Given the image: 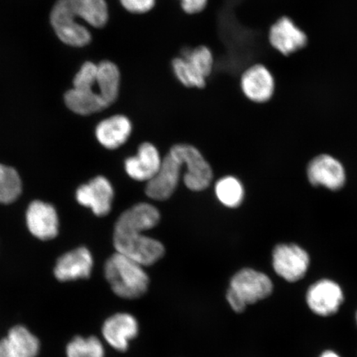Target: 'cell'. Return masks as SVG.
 Here are the masks:
<instances>
[{"label": "cell", "instance_id": "6da1fadb", "mask_svg": "<svg viewBox=\"0 0 357 357\" xmlns=\"http://www.w3.org/2000/svg\"><path fill=\"white\" fill-rule=\"evenodd\" d=\"M156 221L153 213L142 207H131L116 222L114 244L116 252L144 266L154 265L162 259L165 248L158 240L142 234L153 229Z\"/></svg>", "mask_w": 357, "mask_h": 357}, {"label": "cell", "instance_id": "7a4b0ae2", "mask_svg": "<svg viewBox=\"0 0 357 357\" xmlns=\"http://www.w3.org/2000/svg\"><path fill=\"white\" fill-rule=\"evenodd\" d=\"M105 275L116 296L126 300L144 296L149 287L144 266L119 252L107 260Z\"/></svg>", "mask_w": 357, "mask_h": 357}, {"label": "cell", "instance_id": "3957f363", "mask_svg": "<svg viewBox=\"0 0 357 357\" xmlns=\"http://www.w3.org/2000/svg\"><path fill=\"white\" fill-rule=\"evenodd\" d=\"M215 60L211 49L204 45L183 47L172 61L174 77L183 87L204 89L211 77Z\"/></svg>", "mask_w": 357, "mask_h": 357}, {"label": "cell", "instance_id": "277c9868", "mask_svg": "<svg viewBox=\"0 0 357 357\" xmlns=\"http://www.w3.org/2000/svg\"><path fill=\"white\" fill-rule=\"evenodd\" d=\"M273 291V282L263 272L244 268L231 278L226 298L236 312H242L249 305L265 300Z\"/></svg>", "mask_w": 357, "mask_h": 357}, {"label": "cell", "instance_id": "5b68a950", "mask_svg": "<svg viewBox=\"0 0 357 357\" xmlns=\"http://www.w3.org/2000/svg\"><path fill=\"white\" fill-rule=\"evenodd\" d=\"M268 43L275 52L282 56L296 54L309 43L305 31L289 16H281L270 26L267 33Z\"/></svg>", "mask_w": 357, "mask_h": 357}, {"label": "cell", "instance_id": "8992f818", "mask_svg": "<svg viewBox=\"0 0 357 357\" xmlns=\"http://www.w3.org/2000/svg\"><path fill=\"white\" fill-rule=\"evenodd\" d=\"M70 0H58L51 13V22L58 38L69 46L86 47L92 41L89 30L77 22Z\"/></svg>", "mask_w": 357, "mask_h": 357}, {"label": "cell", "instance_id": "52a82bcc", "mask_svg": "<svg viewBox=\"0 0 357 357\" xmlns=\"http://www.w3.org/2000/svg\"><path fill=\"white\" fill-rule=\"evenodd\" d=\"M310 266L309 253L300 245L280 243L272 252V266L275 273L288 282H296L305 278Z\"/></svg>", "mask_w": 357, "mask_h": 357}, {"label": "cell", "instance_id": "ba28073f", "mask_svg": "<svg viewBox=\"0 0 357 357\" xmlns=\"http://www.w3.org/2000/svg\"><path fill=\"white\" fill-rule=\"evenodd\" d=\"M241 91L254 104L270 102L276 93V79L269 67L255 63L245 68L239 78Z\"/></svg>", "mask_w": 357, "mask_h": 357}, {"label": "cell", "instance_id": "9c48e42d", "mask_svg": "<svg viewBox=\"0 0 357 357\" xmlns=\"http://www.w3.org/2000/svg\"><path fill=\"white\" fill-rule=\"evenodd\" d=\"M307 181L312 185L338 191L345 186L347 172L343 164L335 156L323 153L314 156L306 169Z\"/></svg>", "mask_w": 357, "mask_h": 357}, {"label": "cell", "instance_id": "30bf717a", "mask_svg": "<svg viewBox=\"0 0 357 357\" xmlns=\"http://www.w3.org/2000/svg\"><path fill=\"white\" fill-rule=\"evenodd\" d=\"M184 162L172 146L156 175L146 183V195L156 201L168 199L176 191Z\"/></svg>", "mask_w": 357, "mask_h": 357}, {"label": "cell", "instance_id": "8fae6325", "mask_svg": "<svg viewBox=\"0 0 357 357\" xmlns=\"http://www.w3.org/2000/svg\"><path fill=\"white\" fill-rule=\"evenodd\" d=\"M184 162L186 171L185 184L192 191H202L207 189L213 178L211 165L194 146L177 144L174 146Z\"/></svg>", "mask_w": 357, "mask_h": 357}, {"label": "cell", "instance_id": "7c38bea8", "mask_svg": "<svg viewBox=\"0 0 357 357\" xmlns=\"http://www.w3.org/2000/svg\"><path fill=\"white\" fill-rule=\"evenodd\" d=\"M344 301L342 289L329 279L316 281L307 290L306 302L311 311L322 317L332 316Z\"/></svg>", "mask_w": 357, "mask_h": 357}, {"label": "cell", "instance_id": "4fadbf2b", "mask_svg": "<svg viewBox=\"0 0 357 357\" xmlns=\"http://www.w3.org/2000/svg\"><path fill=\"white\" fill-rule=\"evenodd\" d=\"M114 196L113 186L104 176L93 178L87 184L79 187L75 195L79 204L91 208L99 217L110 212Z\"/></svg>", "mask_w": 357, "mask_h": 357}, {"label": "cell", "instance_id": "5bb4252c", "mask_svg": "<svg viewBox=\"0 0 357 357\" xmlns=\"http://www.w3.org/2000/svg\"><path fill=\"white\" fill-rule=\"evenodd\" d=\"M139 333V324L128 312H118L105 320L102 327L105 340L114 349L126 351L132 339Z\"/></svg>", "mask_w": 357, "mask_h": 357}, {"label": "cell", "instance_id": "9a60e30c", "mask_svg": "<svg viewBox=\"0 0 357 357\" xmlns=\"http://www.w3.org/2000/svg\"><path fill=\"white\" fill-rule=\"evenodd\" d=\"M26 225L30 233L40 240L55 238L59 230V220L52 205L34 201L26 214Z\"/></svg>", "mask_w": 357, "mask_h": 357}, {"label": "cell", "instance_id": "2e32d148", "mask_svg": "<svg viewBox=\"0 0 357 357\" xmlns=\"http://www.w3.org/2000/svg\"><path fill=\"white\" fill-rule=\"evenodd\" d=\"M162 160L153 144L144 142L138 147L136 155L125 160V171L132 180L147 183L158 172Z\"/></svg>", "mask_w": 357, "mask_h": 357}, {"label": "cell", "instance_id": "e0dca14e", "mask_svg": "<svg viewBox=\"0 0 357 357\" xmlns=\"http://www.w3.org/2000/svg\"><path fill=\"white\" fill-rule=\"evenodd\" d=\"M93 266V260L91 252L86 248H79L58 259L54 275L62 282L88 279L91 275Z\"/></svg>", "mask_w": 357, "mask_h": 357}, {"label": "cell", "instance_id": "ac0fdd59", "mask_svg": "<svg viewBox=\"0 0 357 357\" xmlns=\"http://www.w3.org/2000/svg\"><path fill=\"white\" fill-rule=\"evenodd\" d=\"M40 342L24 326H15L0 340V357H37Z\"/></svg>", "mask_w": 357, "mask_h": 357}, {"label": "cell", "instance_id": "d6986e66", "mask_svg": "<svg viewBox=\"0 0 357 357\" xmlns=\"http://www.w3.org/2000/svg\"><path fill=\"white\" fill-rule=\"evenodd\" d=\"M132 124L126 116L117 114L102 120L96 129V136L105 149L114 150L123 146L131 136Z\"/></svg>", "mask_w": 357, "mask_h": 357}, {"label": "cell", "instance_id": "ffe728a7", "mask_svg": "<svg viewBox=\"0 0 357 357\" xmlns=\"http://www.w3.org/2000/svg\"><path fill=\"white\" fill-rule=\"evenodd\" d=\"M97 82L109 106L118 100L122 86L121 70L114 61L102 60L98 63Z\"/></svg>", "mask_w": 357, "mask_h": 357}, {"label": "cell", "instance_id": "44dd1931", "mask_svg": "<svg viewBox=\"0 0 357 357\" xmlns=\"http://www.w3.org/2000/svg\"><path fill=\"white\" fill-rule=\"evenodd\" d=\"M78 19L95 29H102L109 21V8L106 0H70Z\"/></svg>", "mask_w": 357, "mask_h": 357}, {"label": "cell", "instance_id": "7402d4cb", "mask_svg": "<svg viewBox=\"0 0 357 357\" xmlns=\"http://www.w3.org/2000/svg\"><path fill=\"white\" fill-rule=\"evenodd\" d=\"M215 195L220 202L230 208H238L245 197V190L242 182L234 176L220 178L215 185Z\"/></svg>", "mask_w": 357, "mask_h": 357}, {"label": "cell", "instance_id": "603a6c76", "mask_svg": "<svg viewBox=\"0 0 357 357\" xmlns=\"http://www.w3.org/2000/svg\"><path fill=\"white\" fill-rule=\"evenodd\" d=\"M21 191L19 174L15 169L0 164V203H13L19 198Z\"/></svg>", "mask_w": 357, "mask_h": 357}, {"label": "cell", "instance_id": "cb8c5ba5", "mask_svg": "<svg viewBox=\"0 0 357 357\" xmlns=\"http://www.w3.org/2000/svg\"><path fill=\"white\" fill-rule=\"evenodd\" d=\"M67 357H105V347L96 337H77L66 347Z\"/></svg>", "mask_w": 357, "mask_h": 357}, {"label": "cell", "instance_id": "d4e9b609", "mask_svg": "<svg viewBox=\"0 0 357 357\" xmlns=\"http://www.w3.org/2000/svg\"><path fill=\"white\" fill-rule=\"evenodd\" d=\"M119 2L125 11L131 15H142L153 10L156 0H119Z\"/></svg>", "mask_w": 357, "mask_h": 357}, {"label": "cell", "instance_id": "484cf974", "mask_svg": "<svg viewBox=\"0 0 357 357\" xmlns=\"http://www.w3.org/2000/svg\"><path fill=\"white\" fill-rule=\"evenodd\" d=\"M181 8L187 15H195L202 13L208 6V0H178Z\"/></svg>", "mask_w": 357, "mask_h": 357}, {"label": "cell", "instance_id": "4316f807", "mask_svg": "<svg viewBox=\"0 0 357 357\" xmlns=\"http://www.w3.org/2000/svg\"><path fill=\"white\" fill-rule=\"evenodd\" d=\"M319 357H341V356H339L337 354H336V352H335L333 351L328 350V351H324L323 354L319 356Z\"/></svg>", "mask_w": 357, "mask_h": 357}, {"label": "cell", "instance_id": "83f0119b", "mask_svg": "<svg viewBox=\"0 0 357 357\" xmlns=\"http://www.w3.org/2000/svg\"><path fill=\"white\" fill-rule=\"evenodd\" d=\"M356 324H357V311H356Z\"/></svg>", "mask_w": 357, "mask_h": 357}]
</instances>
